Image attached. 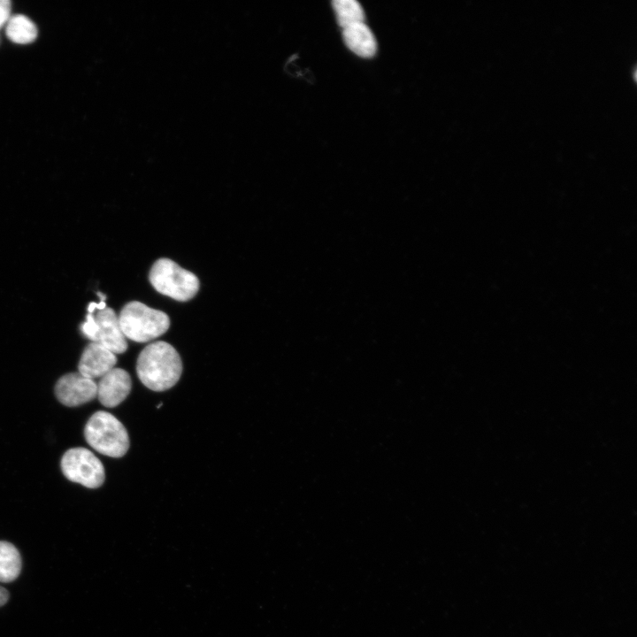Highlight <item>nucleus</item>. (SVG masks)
<instances>
[{
  "label": "nucleus",
  "mask_w": 637,
  "mask_h": 637,
  "mask_svg": "<svg viewBox=\"0 0 637 637\" xmlns=\"http://www.w3.org/2000/svg\"><path fill=\"white\" fill-rule=\"evenodd\" d=\"M136 372L142 383L153 391L173 387L180 378L182 362L177 350L168 342H154L140 353Z\"/></svg>",
  "instance_id": "1"
},
{
  "label": "nucleus",
  "mask_w": 637,
  "mask_h": 637,
  "mask_svg": "<svg viewBox=\"0 0 637 637\" xmlns=\"http://www.w3.org/2000/svg\"><path fill=\"white\" fill-rule=\"evenodd\" d=\"M118 318L124 336L136 342L154 340L163 335L170 326L166 313L137 301L127 303Z\"/></svg>",
  "instance_id": "2"
},
{
  "label": "nucleus",
  "mask_w": 637,
  "mask_h": 637,
  "mask_svg": "<svg viewBox=\"0 0 637 637\" xmlns=\"http://www.w3.org/2000/svg\"><path fill=\"white\" fill-rule=\"evenodd\" d=\"M84 436L95 450L111 457H123L129 448L127 429L115 416L104 411H98L89 418Z\"/></svg>",
  "instance_id": "3"
},
{
  "label": "nucleus",
  "mask_w": 637,
  "mask_h": 637,
  "mask_svg": "<svg viewBox=\"0 0 637 637\" xmlns=\"http://www.w3.org/2000/svg\"><path fill=\"white\" fill-rule=\"evenodd\" d=\"M149 280L157 292L180 302L192 299L199 289L197 277L169 258L153 264Z\"/></svg>",
  "instance_id": "4"
},
{
  "label": "nucleus",
  "mask_w": 637,
  "mask_h": 637,
  "mask_svg": "<svg viewBox=\"0 0 637 637\" xmlns=\"http://www.w3.org/2000/svg\"><path fill=\"white\" fill-rule=\"evenodd\" d=\"M63 474L71 481L88 488L103 485L105 472L97 457L83 447L72 448L65 451L61 459Z\"/></svg>",
  "instance_id": "5"
},
{
  "label": "nucleus",
  "mask_w": 637,
  "mask_h": 637,
  "mask_svg": "<svg viewBox=\"0 0 637 637\" xmlns=\"http://www.w3.org/2000/svg\"><path fill=\"white\" fill-rule=\"evenodd\" d=\"M96 383L79 372L66 373L55 385L58 400L68 407H75L90 402L96 396Z\"/></svg>",
  "instance_id": "6"
},
{
  "label": "nucleus",
  "mask_w": 637,
  "mask_h": 637,
  "mask_svg": "<svg viewBox=\"0 0 637 637\" xmlns=\"http://www.w3.org/2000/svg\"><path fill=\"white\" fill-rule=\"evenodd\" d=\"M94 318L97 326L94 342L101 344L114 354L124 353L127 349V343L115 311L111 308L105 307L98 310Z\"/></svg>",
  "instance_id": "7"
},
{
  "label": "nucleus",
  "mask_w": 637,
  "mask_h": 637,
  "mask_svg": "<svg viewBox=\"0 0 637 637\" xmlns=\"http://www.w3.org/2000/svg\"><path fill=\"white\" fill-rule=\"evenodd\" d=\"M96 396L100 403L112 408L121 403L129 395L132 380L129 373L122 368H113L101 377L96 384Z\"/></svg>",
  "instance_id": "8"
},
{
  "label": "nucleus",
  "mask_w": 637,
  "mask_h": 637,
  "mask_svg": "<svg viewBox=\"0 0 637 637\" xmlns=\"http://www.w3.org/2000/svg\"><path fill=\"white\" fill-rule=\"evenodd\" d=\"M116 363L114 353L101 344L91 342L81 356L78 372L90 380L101 378L113 369Z\"/></svg>",
  "instance_id": "9"
},
{
  "label": "nucleus",
  "mask_w": 637,
  "mask_h": 637,
  "mask_svg": "<svg viewBox=\"0 0 637 637\" xmlns=\"http://www.w3.org/2000/svg\"><path fill=\"white\" fill-rule=\"evenodd\" d=\"M342 37L346 46L359 57L371 58L375 55L376 39L364 22L343 28Z\"/></svg>",
  "instance_id": "10"
},
{
  "label": "nucleus",
  "mask_w": 637,
  "mask_h": 637,
  "mask_svg": "<svg viewBox=\"0 0 637 637\" xmlns=\"http://www.w3.org/2000/svg\"><path fill=\"white\" fill-rule=\"evenodd\" d=\"M5 32L12 42L19 44L34 42L38 34L35 24L22 14L10 17L6 23Z\"/></svg>",
  "instance_id": "11"
},
{
  "label": "nucleus",
  "mask_w": 637,
  "mask_h": 637,
  "mask_svg": "<svg viewBox=\"0 0 637 637\" xmlns=\"http://www.w3.org/2000/svg\"><path fill=\"white\" fill-rule=\"evenodd\" d=\"M21 570V557L12 543L0 541V582H11L17 579Z\"/></svg>",
  "instance_id": "12"
},
{
  "label": "nucleus",
  "mask_w": 637,
  "mask_h": 637,
  "mask_svg": "<svg viewBox=\"0 0 637 637\" xmlns=\"http://www.w3.org/2000/svg\"><path fill=\"white\" fill-rule=\"evenodd\" d=\"M338 24L342 28L362 23L365 12L362 5L356 0H334L332 3Z\"/></svg>",
  "instance_id": "13"
},
{
  "label": "nucleus",
  "mask_w": 637,
  "mask_h": 637,
  "mask_svg": "<svg viewBox=\"0 0 637 637\" xmlns=\"http://www.w3.org/2000/svg\"><path fill=\"white\" fill-rule=\"evenodd\" d=\"M81 328L86 337L95 342L97 326L93 313L87 315V320L81 325Z\"/></svg>",
  "instance_id": "14"
},
{
  "label": "nucleus",
  "mask_w": 637,
  "mask_h": 637,
  "mask_svg": "<svg viewBox=\"0 0 637 637\" xmlns=\"http://www.w3.org/2000/svg\"><path fill=\"white\" fill-rule=\"evenodd\" d=\"M11 3L7 0H0V28L7 23L10 19Z\"/></svg>",
  "instance_id": "15"
},
{
  "label": "nucleus",
  "mask_w": 637,
  "mask_h": 637,
  "mask_svg": "<svg viewBox=\"0 0 637 637\" xmlns=\"http://www.w3.org/2000/svg\"><path fill=\"white\" fill-rule=\"evenodd\" d=\"M9 598V593L8 591L0 586V606H3L6 603Z\"/></svg>",
  "instance_id": "16"
}]
</instances>
